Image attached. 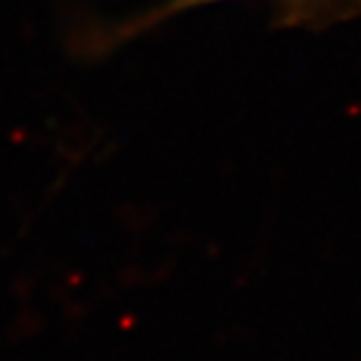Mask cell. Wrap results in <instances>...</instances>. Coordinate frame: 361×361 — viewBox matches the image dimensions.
<instances>
[{"instance_id":"1","label":"cell","mask_w":361,"mask_h":361,"mask_svg":"<svg viewBox=\"0 0 361 361\" xmlns=\"http://www.w3.org/2000/svg\"><path fill=\"white\" fill-rule=\"evenodd\" d=\"M200 3H214V0H176L174 7H190V5H200Z\"/></svg>"}]
</instances>
